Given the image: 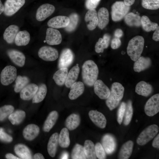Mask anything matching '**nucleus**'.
Returning a JSON list of instances; mask_svg holds the SVG:
<instances>
[{"label": "nucleus", "instance_id": "nucleus-1", "mask_svg": "<svg viewBox=\"0 0 159 159\" xmlns=\"http://www.w3.org/2000/svg\"><path fill=\"white\" fill-rule=\"evenodd\" d=\"M99 74L98 67L93 60L85 61L82 67V76L83 82L89 87L93 86L97 80Z\"/></svg>", "mask_w": 159, "mask_h": 159}, {"label": "nucleus", "instance_id": "nucleus-2", "mask_svg": "<svg viewBox=\"0 0 159 159\" xmlns=\"http://www.w3.org/2000/svg\"><path fill=\"white\" fill-rule=\"evenodd\" d=\"M124 88L118 82H114L112 85L110 95L106 101V104L110 110L116 108L122 98Z\"/></svg>", "mask_w": 159, "mask_h": 159}, {"label": "nucleus", "instance_id": "nucleus-3", "mask_svg": "<svg viewBox=\"0 0 159 159\" xmlns=\"http://www.w3.org/2000/svg\"><path fill=\"white\" fill-rule=\"evenodd\" d=\"M144 44V39L140 36H135L129 41L127 47V53L132 60L135 61L141 56Z\"/></svg>", "mask_w": 159, "mask_h": 159}, {"label": "nucleus", "instance_id": "nucleus-4", "mask_svg": "<svg viewBox=\"0 0 159 159\" xmlns=\"http://www.w3.org/2000/svg\"><path fill=\"white\" fill-rule=\"evenodd\" d=\"M130 6L126 5L124 1H116L112 6L111 15L112 19L114 21L121 20L128 13Z\"/></svg>", "mask_w": 159, "mask_h": 159}, {"label": "nucleus", "instance_id": "nucleus-5", "mask_svg": "<svg viewBox=\"0 0 159 159\" xmlns=\"http://www.w3.org/2000/svg\"><path fill=\"white\" fill-rule=\"evenodd\" d=\"M159 130V127L156 124L149 126L140 134L137 138V143L140 145H145L155 136Z\"/></svg>", "mask_w": 159, "mask_h": 159}, {"label": "nucleus", "instance_id": "nucleus-6", "mask_svg": "<svg viewBox=\"0 0 159 159\" xmlns=\"http://www.w3.org/2000/svg\"><path fill=\"white\" fill-rule=\"evenodd\" d=\"M17 77V70L14 66H7L2 70L0 80L2 85L7 86L11 83Z\"/></svg>", "mask_w": 159, "mask_h": 159}, {"label": "nucleus", "instance_id": "nucleus-7", "mask_svg": "<svg viewBox=\"0 0 159 159\" xmlns=\"http://www.w3.org/2000/svg\"><path fill=\"white\" fill-rule=\"evenodd\" d=\"M144 111L148 116L152 117L159 112V94H155L147 101L144 107Z\"/></svg>", "mask_w": 159, "mask_h": 159}, {"label": "nucleus", "instance_id": "nucleus-8", "mask_svg": "<svg viewBox=\"0 0 159 159\" xmlns=\"http://www.w3.org/2000/svg\"><path fill=\"white\" fill-rule=\"evenodd\" d=\"M25 2V0H6L4 5V14L8 16H12L24 5Z\"/></svg>", "mask_w": 159, "mask_h": 159}, {"label": "nucleus", "instance_id": "nucleus-9", "mask_svg": "<svg viewBox=\"0 0 159 159\" xmlns=\"http://www.w3.org/2000/svg\"><path fill=\"white\" fill-rule=\"evenodd\" d=\"M39 57L42 59L47 61H53L58 58L59 53L57 50L52 47L44 46L41 47L38 51Z\"/></svg>", "mask_w": 159, "mask_h": 159}, {"label": "nucleus", "instance_id": "nucleus-10", "mask_svg": "<svg viewBox=\"0 0 159 159\" xmlns=\"http://www.w3.org/2000/svg\"><path fill=\"white\" fill-rule=\"evenodd\" d=\"M74 59V54L71 49L68 48L64 49L59 58L58 65L59 69L67 68L72 63Z\"/></svg>", "mask_w": 159, "mask_h": 159}, {"label": "nucleus", "instance_id": "nucleus-11", "mask_svg": "<svg viewBox=\"0 0 159 159\" xmlns=\"http://www.w3.org/2000/svg\"><path fill=\"white\" fill-rule=\"evenodd\" d=\"M55 7L49 4H44L41 5L37 9L36 14V19L42 21L51 15L54 12Z\"/></svg>", "mask_w": 159, "mask_h": 159}, {"label": "nucleus", "instance_id": "nucleus-12", "mask_svg": "<svg viewBox=\"0 0 159 159\" xmlns=\"http://www.w3.org/2000/svg\"><path fill=\"white\" fill-rule=\"evenodd\" d=\"M101 144L107 154H111L115 150L116 147V140L111 134H106L104 135L102 138Z\"/></svg>", "mask_w": 159, "mask_h": 159}, {"label": "nucleus", "instance_id": "nucleus-13", "mask_svg": "<svg viewBox=\"0 0 159 159\" xmlns=\"http://www.w3.org/2000/svg\"><path fill=\"white\" fill-rule=\"evenodd\" d=\"M45 40L47 44L49 45H58L62 41V35L58 30L48 28L46 31Z\"/></svg>", "mask_w": 159, "mask_h": 159}, {"label": "nucleus", "instance_id": "nucleus-14", "mask_svg": "<svg viewBox=\"0 0 159 159\" xmlns=\"http://www.w3.org/2000/svg\"><path fill=\"white\" fill-rule=\"evenodd\" d=\"M93 85L95 93L100 99L105 100L108 98L110 90L102 80H97Z\"/></svg>", "mask_w": 159, "mask_h": 159}, {"label": "nucleus", "instance_id": "nucleus-15", "mask_svg": "<svg viewBox=\"0 0 159 159\" xmlns=\"http://www.w3.org/2000/svg\"><path fill=\"white\" fill-rule=\"evenodd\" d=\"M69 17L64 16H58L50 19L47 24L48 26L54 29L65 28L69 23Z\"/></svg>", "mask_w": 159, "mask_h": 159}, {"label": "nucleus", "instance_id": "nucleus-16", "mask_svg": "<svg viewBox=\"0 0 159 159\" xmlns=\"http://www.w3.org/2000/svg\"><path fill=\"white\" fill-rule=\"evenodd\" d=\"M88 115L90 120L97 126L102 129L105 127L107 120L101 112L97 110H92L89 111Z\"/></svg>", "mask_w": 159, "mask_h": 159}, {"label": "nucleus", "instance_id": "nucleus-17", "mask_svg": "<svg viewBox=\"0 0 159 159\" xmlns=\"http://www.w3.org/2000/svg\"><path fill=\"white\" fill-rule=\"evenodd\" d=\"M7 53L12 61L20 67H22L25 63V57L20 51L14 49H9Z\"/></svg>", "mask_w": 159, "mask_h": 159}, {"label": "nucleus", "instance_id": "nucleus-18", "mask_svg": "<svg viewBox=\"0 0 159 159\" xmlns=\"http://www.w3.org/2000/svg\"><path fill=\"white\" fill-rule=\"evenodd\" d=\"M85 20L88 29H94L97 26L98 22L97 13L95 9H89L85 14Z\"/></svg>", "mask_w": 159, "mask_h": 159}, {"label": "nucleus", "instance_id": "nucleus-19", "mask_svg": "<svg viewBox=\"0 0 159 159\" xmlns=\"http://www.w3.org/2000/svg\"><path fill=\"white\" fill-rule=\"evenodd\" d=\"M38 88L34 83L28 84L20 92L21 98L24 100H29L33 98Z\"/></svg>", "mask_w": 159, "mask_h": 159}, {"label": "nucleus", "instance_id": "nucleus-20", "mask_svg": "<svg viewBox=\"0 0 159 159\" xmlns=\"http://www.w3.org/2000/svg\"><path fill=\"white\" fill-rule=\"evenodd\" d=\"M70 88L68 97L71 100L77 99L83 94L85 90L84 83L81 81L75 82Z\"/></svg>", "mask_w": 159, "mask_h": 159}, {"label": "nucleus", "instance_id": "nucleus-21", "mask_svg": "<svg viewBox=\"0 0 159 159\" xmlns=\"http://www.w3.org/2000/svg\"><path fill=\"white\" fill-rule=\"evenodd\" d=\"M151 64V61L150 58L140 56L135 61L133 69L135 72H139L148 68Z\"/></svg>", "mask_w": 159, "mask_h": 159}, {"label": "nucleus", "instance_id": "nucleus-22", "mask_svg": "<svg viewBox=\"0 0 159 159\" xmlns=\"http://www.w3.org/2000/svg\"><path fill=\"white\" fill-rule=\"evenodd\" d=\"M39 130V128L37 125L34 124L28 125L23 130V136L27 140H32L38 136Z\"/></svg>", "mask_w": 159, "mask_h": 159}, {"label": "nucleus", "instance_id": "nucleus-23", "mask_svg": "<svg viewBox=\"0 0 159 159\" xmlns=\"http://www.w3.org/2000/svg\"><path fill=\"white\" fill-rule=\"evenodd\" d=\"M19 31V27L15 25H11L5 30L3 34L4 39L8 44H11L14 41L16 35Z\"/></svg>", "mask_w": 159, "mask_h": 159}, {"label": "nucleus", "instance_id": "nucleus-24", "mask_svg": "<svg viewBox=\"0 0 159 159\" xmlns=\"http://www.w3.org/2000/svg\"><path fill=\"white\" fill-rule=\"evenodd\" d=\"M109 13L105 7L100 9L97 13L98 22L97 26L101 29L104 28L109 22Z\"/></svg>", "mask_w": 159, "mask_h": 159}, {"label": "nucleus", "instance_id": "nucleus-25", "mask_svg": "<svg viewBox=\"0 0 159 159\" xmlns=\"http://www.w3.org/2000/svg\"><path fill=\"white\" fill-rule=\"evenodd\" d=\"M153 91L152 86L146 82L142 81L139 82L135 87V92L138 95L147 97Z\"/></svg>", "mask_w": 159, "mask_h": 159}, {"label": "nucleus", "instance_id": "nucleus-26", "mask_svg": "<svg viewBox=\"0 0 159 159\" xmlns=\"http://www.w3.org/2000/svg\"><path fill=\"white\" fill-rule=\"evenodd\" d=\"M59 134L57 132L53 134L50 137L49 140L47 149L49 155L54 157L56 154L58 143Z\"/></svg>", "mask_w": 159, "mask_h": 159}, {"label": "nucleus", "instance_id": "nucleus-27", "mask_svg": "<svg viewBox=\"0 0 159 159\" xmlns=\"http://www.w3.org/2000/svg\"><path fill=\"white\" fill-rule=\"evenodd\" d=\"M134 145L133 142L129 140L122 146L119 151L118 158L120 159H127L131 155Z\"/></svg>", "mask_w": 159, "mask_h": 159}, {"label": "nucleus", "instance_id": "nucleus-28", "mask_svg": "<svg viewBox=\"0 0 159 159\" xmlns=\"http://www.w3.org/2000/svg\"><path fill=\"white\" fill-rule=\"evenodd\" d=\"M59 116L58 112L54 110L51 112L45 121L43 130L45 132H49L55 124Z\"/></svg>", "mask_w": 159, "mask_h": 159}, {"label": "nucleus", "instance_id": "nucleus-29", "mask_svg": "<svg viewBox=\"0 0 159 159\" xmlns=\"http://www.w3.org/2000/svg\"><path fill=\"white\" fill-rule=\"evenodd\" d=\"M80 72V68L78 64L73 66L68 73L65 83L66 87L70 88L78 78Z\"/></svg>", "mask_w": 159, "mask_h": 159}, {"label": "nucleus", "instance_id": "nucleus-30", "mask_svg": "<svg viewBox=\"0 0 159 159\" xmlns=\"http://www.w3.org/2000/svg\"><path fill=\"white\" fill-rule=\"evenodd\" d=\"M80 118L77 114L72 113L66 119L65 125L66 127L70 130L76 129L80 125Z\"/></svg>", "mask_w": 159, "mask_h": 159}, {"label": "nucleus", "instance_id": "nucleus-31", "mask_svg": "<svg viewBox=\"0 0 159 159\" xmlns=\"http://www.w3.org/2000/svg\"><path fill=\"white\" fill-rule=\"evenodd\" d=\"M68 69L67 68L59 69L54 74L53 79L58 85L62 86L65 84L67 77Z\"/></svg>", "mask_w": 159, "mask_h": 159}, {"label": "nucleus", "instance_id": "nucleus-32", "mask_svg": "<svg viewBox=\"0 0 159 159\" xmlns=\"http://www.w3.org/2000/svg\"><path fill=\"white\" fill-rule=\"evenodd\" d=\"M30 40V35L26 30L19 31L16 34L14 40L15 44L17 46H26Z\"/></svg>", "mask_w": 159, "mask_h": 159}, {"label": "nucleus", "instance_id": "nucleus-33", "mask_svg": "<svg viewBox=\"0 0 159 159\" xmlns=\"http://www.w3.org/2000/svg\"><path fill=\"white\" fill-rule=\"evenodd\" d=\"M14 150L16 154L21 159H32L31 152L29 148L26 145L18 144L14 147Z\"/></svg>", "mask_w": 159, "mask_h": 159}, {"label": "nucleus", "instance_id": "nucleus-34", "mask_svg": "<svg viewBox=\"0 0 159 159\" xmlns=\"http://www.w3.org/2000/svg\"><path fill=\"white\" fill-rule=\"evenodd\" d=\"M110 37L109 34H106L104 35L103 38H100L95 44V51L97 53L103 52L104 49L108 47Z\"/></svg>", "mask_w": 159, "mask_h": 159}, {"label": "nucleus", "instance_id": "nucleus-35", "mask_svg": "<svg viewBox=\"0 0 159 159\" xmlns=\"http://www.w3.org/2000/svg\"><path fill=\"white\" fill-rule=\"evenodd\" d=\"M141 17L132 12L128 13L124 17L125 23L131 26L139 27L141 25Z\"/></svg>", "mask_w": 159, "mask_h": 159}, {"label": "nucleus", "instance_id": "nucleus-36", "mask_svg": "<svg viewBox=\"0 0 159 159\" xmlns=\"http://www.w3.org/2000/svg\"><path fill=\"white\" fill-rule=\"evenodd\" d=\"M84 150L87 159H95L97 158L95 145L91 140H87L84 143Z\"/></svg>", "mask_w": 159, "mask_h": 159}, {"label": "nucleus", "instance_id": "nucleus-37", "mask_svg": "<svg viewBox=\"0 0 159 159\" xmlns=\"http://www.w3.org/2000/svg\"><path fill=\"white\" fill-rule=\"evenodd\" d=\"M58 143L60 146L62 148L68 147L70 144L69 133L66 127L63 128L59 134Z\"/></svg>", "mask_w": 159, "mask_h": 159}, {"label": "nucleus", "instance_id": "nucleus-38", "mask_svg": "<svg viewBox=\"0 0 159 159\" xmlns=\"http://www.w3.org/2000/svg\"><path fill=\"white\" fill-rule=\"evenodd\" d=\"M26 113L22 110H17L12 112L9 116L8 118L11 123L14 125L20 124L24 119Z\"/></svg>", "mask_w": 159, "mask_h": 159}, {"label": "nucleus", "instance_id": "nucleus-39", "mask_svg": "<svg viewBox=\"0 0 159 159\" xmlns=\"http://www.w3.org/2000/svg\"><path fill=\"white\" fill-rule=\"evenodd\" d=\"M47 92L46 85L41 84L38 86V90L32 98L33 103H38L42 101L45 98Z\"/></svg>", "mask_w": 159, "mask_h": 159}, {"label": "nucleus", "instance_id": "nucleus-40", "mask_svg": "<svg viewBox=\"0 0 159 159\" xmlns=\"http://www.w3.org/2000/svg\"><path fill=\"white\" fill-rule=\"evenodd\" d=\"M141 23L143 29L147 32L155 30L158 26L157 23L152 22L147 16L145 15L141 17Z\"/></svg>", "mask_w": 159, "mask_h": 159}, {"label": "nucleus", "instance_id": "nucleus-41", "mask_svg": "<svg viewBox=\"0 0 159 159\" xmlns=\"http://www.w3.org/2000/svg\"><path fill=\"white\" fill-rule=\"evenodd\" d=\"M71 156L73 159H87L84 152L83 146L78 143L76 144L73 148Z\"/></svg>", "mask_w": 159, "mask_h": 159}, {"label": "nucleus", "instance_id": "nucleus-42", "mask_svg": "<svg viewBox=\"0 0 159 159\" xmlns=\"http://www.w3.org/2000/svg\"><path fill=\"white\" fill-rule=\"evenodd\" d=\"M15 80V85L14 90L16 92H20L29 82V78L25 76L18 75Z\"/></svg>", "mask_w": 159, "mask_h": 159}, {"label": "nucleus", "instance_id": "nucleus-43", "mask_svg": "<svg viewBox=\"0 0 159 159\" xmlns=\"http://www.w3.org/2000/svg\"><path fill=\"white\" fill-rule=\"evenodd\" d=\"M133 113V109L132 101L128 100L126 103V108L124 116L123 123L127 125L131 121Z\"/></svg>", "mask_w": 159, "mask_h": 159}, {"label": "nucleus", "instance_id": "nucleus-44", "mask_svg": "<svg viewBox=\"0 0 159 159\" xmlns=\"http://www.w3.org/2000/svg\"><path fill=\"white\" fill-rule=\"evenodd\" d=\"M69 23L65 27V30L68 32H71L75 30L76 28L79 20L78 15L76 13L71 14L69 16Z\"/></svg>", "mask_w": 159, "mask_h": 159}, {"label": "nucleus", "instance_id": "nucleus-45", "mask_svg": "<svg viewBox=\"0 0 159 159\" xmlns=\"http://www.w3.org/2000/svg\"><path fill=\"white\" fill-rule=\"evenodd\" d=\"M14 110L13 106L10 105H4L0 107V121L4 120Z\"/></svg>", "mask_w": 159, "mask_h": 159}, {"label": "nucleus", "instance_id": "nucleus-46", "mask_svg": "<svg viewBox=\"0 0 159 159\" xmlns=\"http://www.w3.org/2000/svg\"><path fill=\"white\" fill-rule=\"evenodd\" d=\"M142 5L145 9L156 10L159 8V0H142Z\"/></svg>", "mask_w": 159, "mask_h": 159}, {"label": "nucleus", "instance_id": "nucleus-47", "mask_svg": "<svg viewBox=\"0 0 159 159\" xmlns=\"http://www.w3.org/2000/svg\"><path fill=\"white\" fill-rule=\"evenodd\" d=\"M96 155L99 159L106 158V153L101 143H97L95 145Z\"/></svg>", "mask_w": 159, "mask_h": 159}, {"label": "nucleus", "instance_id": "nucleus-48", "mask_svg": "<svg viewBox=\"0 0 159 159\" xmlns=\"http://www.w3.org/2000/svg\"><path fill=\"white\" fill-rule=\"evenodd\" d=\"M126 103L122 102L117 110V120L118 123L121 125L122 122L126 108Z\"/></svg>", "mask_w": 159, "mask_h": 159}, {"label": "nucleus", "instance_id": "nucleus-49", "mask_svg": "<svg viewBox=\"0 0 159 159\" xmlns=\"http://www.w3.org/2000/svg\"><path fill=\"white\" fill-rule=\"evenodd\" d=\"M0 140L6 143H10L13 140L12 138L5 132L4 129L0 128Z\"/></svg>", "mask_w": 159, "mask_h": 159}, {"label": "nucleus", "instance_id": "nucleus-50", "mask_svg": "<svg viewBox=\"0 0 159 159\" xmlns=\"http://www.w3.org/2000/svg\"><path fill=\"white\" fill-rule=\"evenodd\" d=\"M100 1L101 0H86L85 2V6L88 10L95 9Z\"/></svg>", "mask_w": 159, "mask_h": 159}, {"label": "nucleus", "instance_id": "nucleus-51", "mask_svg": "<svg viewBox=\"0 0 159 159\" xmlns=\"http://www.w3.org/2000/svg\"><path fill=\"white\" fill-rule=\"evenodd\" d=\"M121 44V42L120 39L115 37L111 41V47L113 49H116L120 47Z\"/></svg>", "mask_w": 159, "mask_h": 159}, {"label": "nucleus", "instance_id": "nucleus-52", "mask_svg": "<svg viewBox=\"0 0 159 159\" xmlns=\"http://www.w3.org/2000/svg\"><path fill=\"white\" fill-rule=\"evenodd\" d=\"M152 145L153 146L157 148H159V134H158L154 139Z\"/></svg>", "mask_w": 159, "mask_h": 159}, {"label": "nucleus", "instance_id": "nucleus-53", "mask_svg": "<svg viewBox=\"0 0 159 159\" xmlns=\"http://www.w3.org/2000/svg\"><path fill=\"white\" fill-rule=\"evenodd\" d=\"M154 32L152 38L153 39L156 41H158L159 40V27L158 26Z\"/></svg>", "mask_w": 159, "mask_h": 159}, {"label": "nucleus", "instance_id": "nucleus-54", "mask_svg": "<svg viewBox=\"0 0 159 159\" xmlns=\"http://www.w3.org/2000/svg\"><path fill=\"white\" fill-rule=\"evenodd\" d=\"M123 35V32L122 30L120 29H116L114 34V35L115 37L120 38L122 37Z\"/></svg>", "mask_w": 159, "mask_h": 159}, {"label": "nucleus", "instance_id": "nucleus-55", "mask_svg": "<svg viewBox=\"0 0 159 159\" xmlns=\"http://www.w3.org/2000/svg\"><path fill=\"white\" fill-rule=\"evenodd\" d=\"M5 157L6 158L8 159H18L20 158L10 153L6 154Z\"/></svg>", "mask_w": 159, "mask_h": 159}, {"label": "nucleus", "instance_id": "nucleus-56", "mask_svg": "<svg viewBox=\"0 0 159 159\" xmlns=\"http://www.w3.org/2000/svg\"><path fill=\"white\" fill-rule=\"evenodd\" d=\"M34 158L35 159H44L43 155L41 153H37L34 155Z\"/></svg>", "mask_w": 159, "mask_h": 159}, {"label": "nucleus", "instance_id": "nucleus-57", "mask_svg": "<svg viewBox=\"0 0 159 159\" xmlns=\"http://www.w3.org/2000/svg\"><path fill=\"white\" fill-rule=\"evenodd\" d=\"M135 0H124V2L127 5L130 6L134 3Z\"/></svg>", "mask_w": 159, "mask_h": 159}, {"label": "nucleus", "instance_id": "nucleus-58", "mask_svg": "<svg viewBox=\"0 0 159 159\" xmlns=\"http://www.w3.org/2000/svg\"><path fill=\"white\" fill-rule=\"evenodd\" d=\"M69 155L68 153L65 152H63L60 158L61 159H67L68 158Z\"/></svg>", "mask_w": 159, "mask_h": 159}, {"label": "nucleus", "instance_id": "nucleus-59", "mask_svg": "<svg viewBox=\"0 0 159 159\" xmlns=\"http://www.w3.org/2000/svg\"><path fill=\"white\" fill-rule=\"evenodd\" d=\"M4 11V6L1 0H0V15Z\"/></svg>", "mask_w": 159, "mask_h": 159}, {"label": "nucleus", "instance_id": "nucleus-60", "mask_svg": "<svg viewBox=\"0 0 159 159\" xmlns=\"http://www.w3.org/2000/svg\"><path fill=\"white\" fill-rule=\"evenodd\" d=\"M125 53V52H124V51H122V54H123Z\"/></svg>", "mask_w": 159, "mask_h": 159}, {"label": "nucleus", "instance_id": "nucleus-61", "mask_svg": "<svg viewBox=\"0 0 159 159\" xmlns=\"http://www.w3.org/2000/svg\"><path fill=\"white\" fill-rule=\"evenodd\" d=\"M136 122H137L138 121V120H136Z\"/></svg>", "mask_w": 159, "mask_h": 159}]
</instances>
